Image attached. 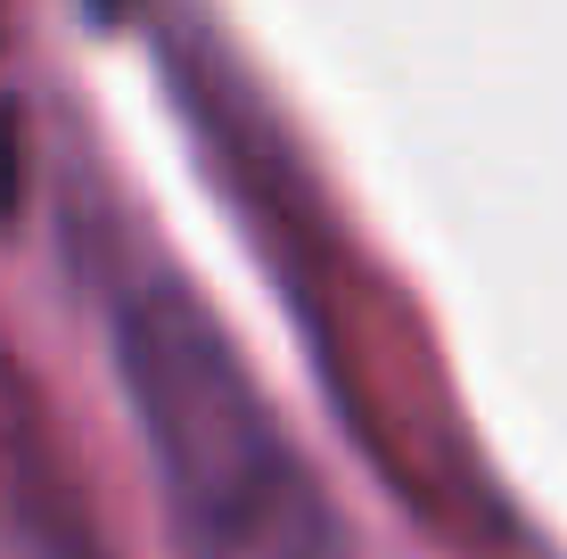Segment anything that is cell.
I'll return each mask as SVG.
<instances>
[{"instance_id": "6da1fadb", "label": "cell", "mask_w": 567, "mask_h": 559, "mask_svg": "<svg viewBox=\"0 0 567 559\" xmlns=\"http://www.w3.org/2000/svg\"><path fill=\"white\" fill-rule=\"evenodd\" d=\"M132 403L198 559H329V518L288 436L189 304H124Z\"/></svg>"}, {"instance_id": "7a4b0ae2", "label": "cell", "mask_w": 567, "mask_h": 559, "mask_svg": "<svg viewBox=\"0 0 567 559\" xmlns=\"http://www.w3.org/2000/svg\"><path fill=\"white\" fill-rule=\"evenodd\" d=\"M17 198H25V148H17V115L0 107V222L17 215Z\"/></svg>"}, {"instance_id": "3957f363", "label": "cell", "mask_w": 567, "mask_h": 559, "mask_svg": "<svg viewBox=\"0 0 567 559\" xmlns=\"http://www.w3.org/2000/svg\"><path fill=\"white\" fill-rule=\"evenodd\" d=\"M100 9H115V0H100Z\"/></svg>"}]
</instances>
